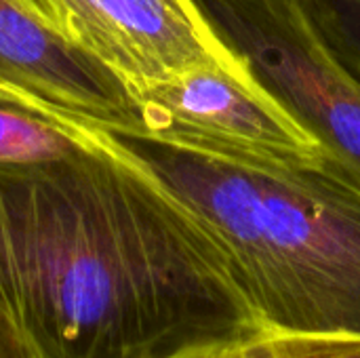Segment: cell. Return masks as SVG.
Instances as JSON below:
<instances>
[{"label":"cell","instance_id":"6da1fadb","mask_svg":"<svg viewBox=\"0 0 360 358\" xmlns=\"http://www.w3.org/2000/svg\"><path fill=\"white\" fill-rule=\"evenodd\" d=\"M89 124L86 152L0 165V298L42 358H158L268 331L196 215Z\"/></svg>","mask_w":360,"mask_h":358},{"label":"cell","instance_id":"7a4b0ae2","mask_svg":"<svg viewBox=\"0 0 360 358\" xmlns=\"http://www.w3.org/2000/svg\"><path fill=\"white\" fill-rule=\"evenodd\" d=\"M99 129L196 215L264 329L360 338L356 179L329 158Z\"/></svg>","mask_w":360,"mask_h":358},{"label":"cell","instance_id":"3957f363","mask_svg":"<svg viewBox=\"0 0 360 358\" xmlns=\"http://www.w3.org/2000/svg\"><path fill=\"white\" fill-rule=\"evenodd\" d=\"M247 74L360 184V80L291 0H192Z\"/></svg>","mask_w":360,"mask_h":358},{"label":"cell","instance_id":"277c9868","mask_svg":"<svg viewBox=\"0 0 360 358\" xmlns=\"http://www.w3.org/2000/svg\"><path fill=\"white\" fill-rule=\"evenodd\" d=\"M129 91L135 108V122L129 131L274 156L327 158L243 63L200 68L171 80L129 87Z\"/></svg>","mask_w":360,"mask_h":358},{"label":"cell","instance_id":"5b68a950","mask_svg":"<svg viewBox=\"0 0 360 358\" xmlns=\"http://www.w3.org/2000/svg\"><path fill=\"white\" fill-rule=\"evenodd\" d=\"M68 38L114 70L127 87L171 80L240 61L192 0H63Z\"/></svg>","mask_w":360,"mask_h":358},{"label":"cell","instance_id":"8992f818","mask_svg":"<svg viewBox=\"0 0 360 358\" xmlns=\"http://www.w3.org/2000/svg\"><path fill=\"white\" fill-rule=\"evenodd\" d=\"M0 84L99 127L135 122L127 82L15 0H0Z\"/></svg>","mask_w":360,"mask_h":358},{"label":"cell","instance_id":"52a82bcc","mask_svg":"<svg viewBox=\"0 0 360 358\" xmlns=\"http://www.w3.org/2000/svg\"><path fill=\"white\" fill-rule=\"evenodd\" d=\"M95 143L89 120L61 114L0 84V165H38L72 158Z\"/></svg>","mask_w":360,"mask_h":358},{"label":"cell","instance_id":"ba28073f","mask_svg":"<svg viewBox=\"0 0 360 358\" xmlns=\"http://www.w3.org/2000/svg\"><path fill=\"white\" fill-rule=\"evenodd\" d=\"M158 358H360V338L264 331L253 338L211 344Z\"/></svg>","mask_w":360,"mask_h":358},{"label":"cell","instance_id":"9c48e42d","mask_svg":"<svg viewBox=\"0 0 360 358\" xmlns=\"http://www.w3.org/2000/svg\"><path fill=\"white\" fill-rule=\"evenodd\" d=\"M316 40L360 80V0H291Z\"/></svg>","mask_w":360,"mask_h":358},{"label":"cell","instance_id":"30bf717a","mask_svg":"<svg viewBox=\"0 0 360 358\" xmlns=\"http://www.w3.org/2000/svg\"><path fill=\"white\" fill-rule=\"evenodd\" d=\"M0 358H42L38 346L0 298Z\"/></svg>","mask_w":360,"mask_h":358},{"label":"cell","instance_id":"8fae6325","mask_svg":"<svg viewBox=\"0 0 360 358\" xmlns=\"http://www.w3.org/2000/svg\"><path fill=\"white\" fill-rule=\"evenodd\" d=\"M21 4L25 11H30L34 17H38L42 23L59 32L61 36L68 38V15L63 0H15Z\"/></svg>","mask_w":360,"mask_h":358}]
</instances>
